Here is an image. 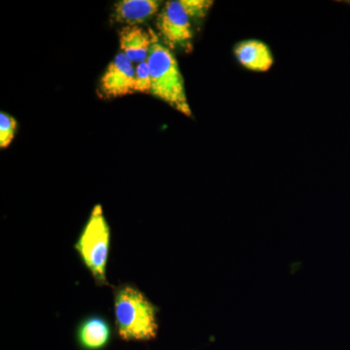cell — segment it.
<instances>
[{"mask_svg": "<svg viewBox=\"0 0 350 350\" xmlns=\"http://www.w3.org/2000/svg\"><path fill=\"white\" fill-rule=\"evenodd\" d=\"M18 124L16 119L7 113L0 114V148H7L12 144L17 131Z\"/></svg>", "mask_w": 350, "mask_h": 350, "instance_id": "cell-10", "label": "cell"}, {"mask_svg": "<svg viewBox=\"0 0 350 350\" xmlns=\"http://www.w3.org/2000/svg\"><path fill=\"white\" fill-rule=\"evenodd\" d=\"M234 54L241 66L253 72H267L275 63L271 48L257 39H248L237 44Z\"/></svg>", "mask_w": 350, "mask_h": 350, "instance_id": "cell-7", "label": "cell"}, {"mask_svg": "<svg viewBox=\"0 0 350 350\" xmlns=\"http://www.w3.org/2000/svg\"><path fill=\"white\" fill-rule=\"evenodd\" d=\"M347 3H349V5H350V1L347 2Z\"/></svg>", "mask_w": 350, "mask_h": 350, "instance_id": "cell-12", "label": "cell"}, {"mask_svg": "<svg viewBox=\"0 0 350 350\" xmlns=\"http://www.w3.org/2000/svg\"><path fill=\"white\" fill-rule=\"evenodd\" d=\"M75 247L96 282L98 285L107 284L110 228L100 204H96L92 211Z\"/></svg>", "mask_w": 350, "mask_h": 350, "instance_id": "cell-4", "label": "cell"}, {"mask_svg": "<svg viewBox=\"0 0 350 350\" xmlns=\"http://www.w3.org/2000/svg\"><path fill=\"white\" fill-rule=\"evenodd\" d=\"M162 1L159 0H121L114 4L113 20L118 24H144L159 12Z\"/></svg>", "mask_w": 350, "mask_h": 350, "instance_id": "cell-8", "label": "cell"}, {"mask_svg": "<svg viewBox=\"0 0 350 350\" xmlns=\"http://www.w3.org/2000/svg\"><path fill=\"white\" fill-rule=\"evenodd\" d=\"M120 48L133 63L147 61L152 46L159 42V36L151 29L139 25H126L119 32Z\"/></svg>", "mask_w": 350, "mask_h": 350, "instance_id": "cell-6", "label": "cell"}, {"mask_svg": "<svg viewBox=\"0 0 350 350\" xmlns=\"http://www.w3.org/2000/svg\"><path fill=\"white\" fill-rule=\"evenodd\" d=\"M151 78L147 61L138 64L135 68V93L150 94Z\"/></svg>", "mask_w": 350, "mask_h": 350, "instance_id": "cell-11", "label": "cell"}, {"mask_svg": "<svg viewBox=\"0 0 350 350\" xmlns=\"http://www.w3.org/2000/svg\"><path fill=\"white\" fill-rule=\"evenodd\" d=\"M147 64L150 71V94L181 114L192 116L183 75L172 51L159 41L152 46Z\"/></svg>", "mask_w": 350, "mask_h": 350, "instance_id": "cell-2", "label": "cell"}, {"mask_svg": "<svg viewBox=\"0 0 350 350\" xmlns=\"http://www.w3.org/2000/svg\"><path fill=\"white\" fill-rule=\"evenodd\" d=\"M100 93L105 98L135 93V68L124 53H119L108 64L100 80Z\"/></svg>", "mask_w": 350, "mask_h": 350, "instance_id": "cell-5", "label": "cell"}, {"mask_svg": "<svg viewBox=\"0 0 350 350\" xmlns=\"http://www.w3.org/2000/svg\"><path fill=\"white\" fill-rule=\"evenodd\" d=\"M111 329L103 317L94 315L83 320L78 328V340L82 347L89 350L103 349L109 342Z\"/></svg>", "mask_w": 350, "mask_h": 350, "instance_id": "cell-9", "label": "cell"}, {"mask_svg": "<svg viewBox=\"0 0 350 350\" xmlns=\"http://www.w3.org/2000/svg\"><path fill=\"white\" fill-rule=\"evenodd\" d=\"M213 5L211 0H170L163 5L157 18L159 36L170 49H191L194 20L206 17Z\"/></svg>", "mask_w": 350, "mask_h": 350, "instance_id": "cell-3", "label": "cell"}, {"mask_svg": "<svg viewBox=\"0 0 350 350\" xmlns=\"http://www.w3.org/2000/svg\"><path fill=\"white\" fill-rule=\"evenodd\" d=\"M114 312L120 337L125 340H148L158 331L157 308L137 288L122 285L115 291Z\"/></svg>", "mask_w": 350, "mask_h": 350, "instance_id": "cell-1", "label": "cell"}]
</instances>
